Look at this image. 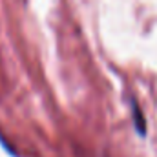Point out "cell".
I'll list each match as a JSON object with an SVG mask.
<instances>
[{
	"instance_id": "1",
	"label": "cell",
	"mask_w": 157,
	"mask_h": 157,
	"mask_svg": "<svg viewBox=\"0 0 157 157\" xmlns=\"http://www.w3.org/2000/svg\"><path fill=\"white\" fill-rule=\"evenodd\" d=\"M132 115H133V122H135L137 132H139L141 135H144V133H146V122H144V117H143V113H141V108L137 106L135 101L132 102Z\"/></svg>"
}]
</instances>
